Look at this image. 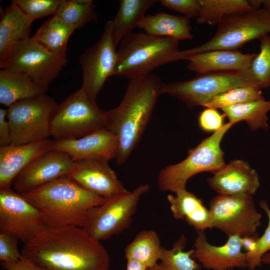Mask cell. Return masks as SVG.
Instances as JSON below:
<instances>
[{
  "label": "cell",
  "instance_id": "cell-1",
  "mask_svg": "<svg viewBox=\"0 0 270 270\" xmlns=\"http://www.w3.org/2000/svg\"><path fill=\"white\" fill-rule=\"evenodd\" d=\"M21 254L46 270H110L105 247L74 226L48 227L24 244Z\"/></svg>",
  "mask_w": 270,
  "mask_h": 270
},
{
  "label": "cell",
  "instance_id": "cell-2",
  "mask_svg": "<svg viewBox=\"0 0 270 270\" xmlns=\"http://www.w3.org/2000/svg\"><path fill=\"white\" fill-rule=\"evenodd\" d=\"M163 83L152 74L131 79L120 104L106 111V128L118 140L117 164H124L140 142L162 94Z\"/></svg>",
  "mask_w": 270,
  "mask_h": 270
},
{
  "label": "cell",
  "instance_id": "cell-3",
  "mask_svg": "<svg viewBox=\"0 0 270 270\" xmlns=\"http://www.w3.org/2000/svg\"><path fill=\"white\" fill-rule=\"evenodd\" d=\"M41 213L48 227L83 228L92 211L106 200L67 176L20 194Z\"/></svg>",
  "mask_w": 270,
  "mask_h": 270
},
{
  "label": "cell",
  "instance_id": "cell-4",
  "mask_svg": "<svg viewBox=\"0 0 270 270\" xmlns=\"http://www.w3.org/2000/svg\"><path fill=\"white\" fill-rule=\"evenodd\" d=\"M179 40L146 32H132L120 42L112 76L130 80L150 74L156 68L174 62Z\"/></svg>",
  "mask_w": 270,
  "mask_h": 270
},
{
  "label": "cell",
  "instance_id": "cell-5",
  "mask_svg": "<svg viewBox=\"0 0 270 270\" xmlns=\"http://www.w3.org/2000/svg\"><path fill=\"white\" fill-rule=\"evenodd\" d=\"M270 32V10L266 8L227 14L218 24L216 32L209 40L200 46L180 50L174 62L186 60L190 56L210 50H236Z\"/></svg>",
  "mask_w": 270,
  "mask_h": 270
},
{
  "label": "cell",
  "instance_id": "cell-6",
  "mask_svg": "<svg viewBox=\"0 0 270 270\" xmlns=\"http://www.w3.org/2000/svg\"><path fill=\"white\" fill-rule=\"evenodd\" d=\"M233 126L228 122L210 136L202 140L196 147L188 151L182 161L162 168L157 177V186L160 191L176 192L186 188L188 180L194 175L204 172L212 173L222 168L224 152L221 148L222 139Z\"/></svg>",
  "mask_w": 270,
  "mask_h": 270
},
{
  "label": "cell",
  "instance_id": "cell-7",
  "mask_svg": "<svg viewBox=\"0 0 270 270\" xmlns=\"http://www.w3.org/2000/svg\"><path fill=\"white\" fill-rule=\"evenodd\" d=\"M104 128H106V111L80 88L58 104L50 132L55 140H72Z\"/></svg>",
  "mask_w": 270,
  "mask_h": 270
},
{
  "label": "cell",
  "instance_id": "cell-8",
  "mask_svg": "<svg viewBox=\"0 0 270 270\" xmlns=\"http://www.w3.org/2000/svg\"><path fill=\"white\" fill-rule=\"evenodd\" d=\"M58 104L44 94L8 107L6 118L11 131L10 144L20 145L48 138L51 118Z\"/></svg>",
  "mask_w": 270,
  "mask_h": 270
},
{
  "label": "cell",
  "instance_id": "cell-9",
  "mask_svg": "<svg viewBox=\"0 0 270 270\" xmlns=\"http://www.w3.org/2000/svg\"><path fill=\"white\" fill-rule=\"evenodd\" d=\"M248 85L256 86L249 70L214 72L198 74L188 80L163 83L162 94L176 98L192 108L202 106L214 96L230 89Z\"/></svg>",
  "mask_w": 270,
  "mask_h": 270
},
{
  "label": "cell",
  "instance_id": "cell-10",
  "mask_svg": "<svg viewBox=\"0 0 270 270\" xmlns=\"http://www.w3.org/2000/svg\"><path fill=\"white\" fill-rule=\"evenodd\" d=\"M147 184L106 200L91 212L83 227L97 240H108L128 229L132 222L141 196L148 191Z\"/></svg>",
  "mask_w": 270,
  "mask_h": 270
},
{
  "label": "cell",
  "instance_id": "cell-11",
  "mask_svg": "<svg viewBox=\"0 0 270 270\" xmlns=\"http://www.w3.org/2000/svg\"><path fill=\"white\" fill-rule=\"evenodd\" d=\"M212 228L227 236H250L258 239L262 216L256 210L252 196L218 194L210 202Z\"/></svg>",
  "mask_w": 270,
  "mask_h": 270
},
{
  "label": "cell",
  "instance_id": "cell-12",
  "mask_svg": "<svg viewBox=\"0 0 270 270\" xmlns=\"http://www.w3.org/2000/svg\"><path fill=\"white\" fill-rule=\"evenodd\" d=\"M116 46L112 35V20L104 25L98 42L80 57L82 72L81 88L93 101L106 80L112 76L116 60Z\"/></svg>",
  "mask_w": 270,
  "mask_h": 270
},
{
  "label": "cell",
  "instance_id": "cell-13",
  "mask_svg": "<svg viewBox=\"0 0 270 270\" xmlns=\"http://www.w3.org/2000/svg\"><path fill=\"white\" fill-rule=\"evenodd\" d=\"M66 64V58L51 54L31 38L8 58L0 62V67L24 76L48 89Z\"/></svg>",
  "mask_w": 270,
  "mask_h": 270
},
{
  "label": "cell",
  "instance_id": "cell-14",
  "mask_svg": "<svg viewBox=\"0 0 270 270\" xmlns=\"http://www.w3.org/2000/svg\"><path fill=\"white\" fill-rule=\"evenodd\" d=\"M48 228L40 212L21 194L0 188V233L27 243Z\"/></svg>",
  "mask_w": 270,
  "mask_h": 270
},
{
  "label": "cell",
  "instance_id": "cell-15",
  "mask_svg": "<svg viewBox=\"0 0 270 270\" xmlns=\"http://www.w3.org/2000/svg\"><path fill=\"white\" fill-rule=\"evenodd\" d=\"M74 161L66 153L54 149L36 158L14 179L12 186L20 194L36 189L71 172Z\"/></svg>",
  "mask_w": 270,
  "mask_h": 270
},
{
  "label": "cell",
  "instance_id": "cell-16",
  "mask_svg": "<svg viewBox=\"0 0 270 270\" xmlns=\"http://www.w3.org/2000/svg\"><path fill=\"white\" fill-rule=\"evenodd\" d=\"M108 161L104 158H94L74 162L68 177L106 200L129 192L110 166Z\"/></svg>",
  "mask_w": 270,
  "mask_h": 270
},
{
  "label": "cell",
  "instance_id": "cell-17",
  "mask_svg": "<svg viewBox=\"0 0 270 270\" xmlns=\"http://www.w3.org/2000/svg\"><path fill=\"white\" fill-rule=\"evenodd\" d=\"M192 257L204 268L212 270H230L248 268L246 252H242V238L228 236L226 242L220 246L209 243L204 231H197Z\"/></svg>",
  "mask_w": 270,
  "mask_h": 270
},
{
  "label": "cell",
  "instance_id": "cell-18",
  "mask_svg": "<svg viewBox=\"0 0 270 270\" xmlns=\"http://www.w3.org/2000/svg\"><path fill=\"white\" fill-rule=\"evenodd\" d=\"M52 148L66 153L74 162L94 158H115L118 142L116 135L102 129L77 139L54 140Z\"/></svg>",
  "mask_w": 270,
  "mask_h": 270
},
{
  "label": "cell",
  "instance_id": "cell-19",
  "mask_svg": "<svg viewBox=\"0 0 270 270\" xmlns=\"http://www.w3.org/2000/svg\"><path fill=\"white\" fill-rule=\"evenodd\" d=\"M212 174L208 183L219 194L252 196L260 186L256 171L244 160H232Z\"/></svg>",
  "mask_w": 270,
  "mask_h": 270
},
{
  "label": "cell",
  "instance_id": "cell-20",
  "mask_svg": "<svg viewBox=\"0 0 270 270\" xmlns=\"http://www.w3.org/2000/svg\"><path fill=\"white\" fill-rule=\"evenodd\" d=\"M49 138L23 144L0 147V188H10L14 179L32 161L52 149Z\"/></svg>",
  "mask_w": 270,
  "mask_h": 270
},
{
  "label": "cell",
  "instance_id": "cell-21",
  "mask_svg": "<svg viewBox=\"0 0 270 270\" xmlns=\"http://www.w3.org/2000/svg\"><path fill=\"white\" fill-rule=\"evenodd\" d=\"M33 22L12 1L3 10L0 20V62L8 58L31 38Z\"/></svg>",
  "mask_w": 270,
  "mask_h": 270
},
{
  "label": "cell",
  "instance_id": "cell-22",
  "mask_svg": "<svg viewBox=\"0 0 270 270\" xmlns=\"http://www.w3.org/2000/svg\"><path fill=\"white\" fill-rule=\"evenodd\" d=\"M256 54H244L238 50L208 51L187 58V68L198 74L250 69Z\"/></svg>",
  "mask_w": 270,
  "mask_h": 270
},
{
  "label": "cell",
  "instance_id": "cell-23",
  "mask_svg": "<svg viewBox=\"0 0 270 270\" xmlns=\"http://www.w3.org/2000/svg\"><path fill=\"white\" fill-rule=\"evenodd\" d=\"M174 194H168L167 200L176 220L185 221L196 231L212 228L209 209L204 205L201 199L186 188L178 190Z\"/></svg>",
  "mask_w": 270,
  "mask_h": 270
},
{
  "label": "cell",
  "instance_id": "cell-24",
  "mask_svg": "<svg viewBox=\"0 0 270 270\" xmlns=\"http://www.w3.org/2000/svg\"><path fill=\"white\" fill-rule=\"evenodd\" d=\"M137 27L154 36L168 37L178 40L193 38L189 18L166 12L146 16Z\"/></svg>",
  "mask_w": 270,
  "mask_h": 270
},
{
  "label": "cell",
  "instance_id": "cell-25",
  "mask_svg": "<svg viewBox=\"0 0 270 270\" xmlns=\"http://www.w3.org/2000/svg\"><path fill=\"white\" fill-rule=\"evenodd\" d=\"M47 90L24 76L0 70V103L8 108L20 100L44 94Z\"/></svg>",
  "mask_w": 270,
  "mask_h": 270
},
{
  "label": "cell",
  "instance_id": "cell-26",
  "mask_svg": "<svg viewBox=\"0 0 270 270\" xmlns=\"http://www.w3.org/2000/svg\"><path fill=\"white\" fill-rule=\"evenodd\" d=\"M75 30L71 25L53 16L40 26L32 38L51 54L66 58L68 42Z\"/></svg>",
  "mask_w": 270,
  "mask_h": 270
},
{
  "label": "cell",
  "instance_id": "cell-27",
  "mask_svg": "<svg viewBox=\"0 0 270 270\" xmlns=\"http://www.w3.org/2000/svg\"><path fill=\"white\" fill-rule=\"evenodd\" d=\"M157 0H121L117 14L112 20V35L117 46L126 36L133 32L146 16L148 10Z\"/></svg>",
  "mask_w": 270,
  "mask_h": 270
},
{
  "label": "cell",
  "instance_id": "cell-28",
  "mask_svg": "<svg viewBox=\"0 0 270 270\" xmlns=\"http://www.w3.org/2000/svg\"><path fill=\"white\" fill-rule=\"evenodd\" d=\"M162 246L157 233L152 230L138 232L124 249L126 260L138 261L148 268L160 260Z\"/></svg>",
  "mask_w": 270,
  "mask_h": 270
},
{
  "label": "cell",
  "instance_id": "cell-29",
  "mask_svg": "<svg viewBox=\"0 0 270 270\" xmlns=\"http://www.w3.org/2000/svg\"><path fill=\"white\" fill-rule=\"evenodd\" d=\"M233 125L245 120L252 130L268 128L267 113L270 110V100L265 98L236 104L221 109Z\"/></svg>",
  "mask_w": 270,
  "mask_h": 270
},
{
  "label": "cell",
  "instance_id": "cell-30",
  "mask_svg": "<svg viewBox=\"0 0 270 270\" xmlns=\"http://www.w3.org/2000/svg\"><path fill=\"white\" fill-rule=\"evenodd\" d=\"M187 239L182 236L170 249L162 246L160 262L148 270H199L200 265L192 256L194 249L185 251Z\"/></svg>",
  "mask_w": 270,
  "mask_h": 270
},
{
  "label": "cell",
  "instance_id": "cell-31",
  "mask_svg": "<svg viewBox=\"0 0 270 270\" xmlns=\"http://www.w3.org/2000/svg\"><path fill=\"white\" fill-rule=\"evenodd\" d=\"M54 16L80 29L98 20L94 2L92 0H60Z\"/></svg>",
  "mask_w": 270,
  "mask_h": 270
},
{
  "label": "cell",
  "instance_id": "cell-32",
  "mask_svg": "<svg viewBox=\"0 0 270 270\" xmlns=\"http://www.w3.org/2000/svg\"><path fill=\"white\" fill-rule=\"evenodd\" d=\"M200 14L196 19L200 24H218L227 14L254 10L246 0H200Z\"/></svg>",
  "mask_w": 270,
  "mask_h": 270
},
{
  "label": "cell",
  "instance_id": "cell-33",
  "mask_svg": "<svg viewBox=\"0 0 270 270\" xmlns=\"http://www.w3.org/2000/svg\"><path fill=\"white\" fill-rule=\"evenodd\" d=\"M262 89L254 85L236 87L220 94L202 106L222 109L232 106L264 98Z\"/></svg>",
  "mask_w": 270,
  "mask_h": 270
},
{
  "label": "cell",
  "instance_id": "cell-34",
  "mask_svg": "<svg viewBox=\"0 0 270 270\" xmlns=\"http://www.w3.org/2000/svg\"><path fill=\"white\" fill-rule=\"evenodd\" d=\"M260 50L256 54L249 69L256 86L262 89L270 86V36L260 39Z\"/></svg>",
  "mask_w": 270,
  "mask_h": 270
},
{
  "label": "cell",
  "instance_id": "cell-35",
  "mask_svg": "<svg viewBox=\"0 0 270 270\" xmlns=\"http://www.w3.org/2000/svg\"><path fill=\"white\" fill-rule=\"evenodd\" d=\"M19 8L34 21L54 14L60 0H12Z\"/></svg>",
  "mask_w": 270,
  "mask_h": 270
},
{
  "label": "cell",
  "instance_id": "cell-36",
  "mask_svg": "<svg viewBox=\"0 0 270 270\" xmlns=\"http://www.w3.org/2000/svg\"><path fill=\"white\" fill-rule=\"evenodd\" d=\"M260 206L266 212L268 222L264 234L256 240L254 250L246 252L249 270H254L260 266L262 257L270 250V209L264 200L260 202Z\"/></svg>",
  "mask_w": 270,
  "mask_h": 270
},
{
  "label": "cell",
  "instance_id": "cell-37",
  "mask_svg": "<svg viewBox=\"0 0 270 270\" xmlns=\"http://www.w3.org/2000/svg\"><path fill=\"white\" fill-rule=\"evenodd\" d=\"M160 4L180 12L188 18H197L201 10L200 0H160Z\"/></svg>",
  "mask_w": 270,
  "mask_h": 270
},
{
  "label": "cell",
  "instance_id": "cell-38",
  "mask_svg": "<svg viewBox=\"0 0 270 270\" xmlns=\"http://www.w3.org/2000/svg\"><path fill=\"white\" fill-rule=\"evenodd\" d=\"M19 240L7 234L0 233V260L2 262H14L20 260L22 254L18 245Z\"/></svg>",
  "mask_w": 270,
  "mask_h": 270
},
{
  "label": "cell",
  "instance_id": "cell-39",
  "mask_svg": "<svg viewBox=\"0 0 270 270\" xmlns=\"http://www.w3.org/2000/svg\"><path fill=\"white\" fill-rule=\"evenodd\" d=\"M224 116L213 108H206L200 114L198 124L204 131L215 132L224 126Z\"/></svg>",
  "mask_w": 270,
  "mask_h": 270
},
{
  "label": "cell",
  "instance_id": "cell-40",
  "mask_svg": "<svg viewBox=\"0 0 270 270\" xmlns=\"http://www.w3.org/2000/svg\"><path fill=\"white\" fill-rule=\"evenodd\" d=\"M0 265L6 270H46L22 255L20 260L16 262H1Z\"/></svg>",
  "mask_w": 270,
  "mask_h": 270
},
{
  "label": "cell",
  "instance_id": "cell-41",
  "mask_svg": "<svg viewBox=\"0 0 270 270\" xmlns=\"http://www.w3.org/2000/svg\"><path fill=\"white\" fill-rule=\"evenodd\" d=\"M7 110L0 109V146H3L11 143L10 128L6 118Z\"/></svg>",
  "mask_w": 270,
  "mask_h": 270
},
{
  "label": "cell",
  "instance_id": "cell-42",
  "mask_svg": "<svg viewBox=\"0 0 270 270\" xmlns=\"http://www.w3.org/2000/svg\"><path fill=\"white\" fill-rule=\"evenodd\" d=\"M256 240L257 239L250 236L242 238L241 243L242 248L246 250V252H250L253 250L256 246Z\"/></svg>",
  "mask_w": 270,
  "mask_h": 270
},
{
  "label": "cell",
  "instance_id": "cell-43",
  "mask_svg": "<svg viewBox=\"0 0 270 270\" xmlns=\"http://www.w3.org/2000/svg\"><path fill=\"white\" fill-rule=\"evenodd\" d=\"M126 270H148V268L138 261L127 260Z\"/></svg>",
  "mask_w": 270,
  "mask_h": 270
},
{
  "label": "cell",
  "instance_id": "cell-44",
  "mask_svg": "<svg viewBox=\"0 0 270 270\" xmlns=\"http://www.w3.org/2000/svg\"><path fill=\"white\" fill-rule=\"evenodd\" d=\"M262 263L270 264V252L265 254L262 258Z\"/></svg>",
  "mask_w": 270,
  "mask_h": 270
},
{
  "label": "cell",
  "instance_id": "cell-45",
  "mask_svg": "<svg viewBox=\"0 0 270 270\" xmlns=\"http://www.w3.org/2000/svg\"><path fill=\"white\" fill-rule=\"evenodd\" d=\"M262 6L270 10V0H262Z\"/></svg>",
  "mask_w": 270,
  "mask_h": 270
}]
</instances>
